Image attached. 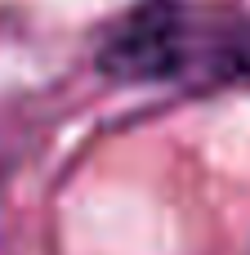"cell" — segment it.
I'll return each instance as SVG.
<instances>
[{
    "label": "cell",
    "instance_id": "obj_1",
    "mask_svg": "<svg viewBox=\"0 0 250 255\" xmlns=\"http://www.w3.org/2000/svg\"><path fill=\"white\" fill-rule=\"evenodd\" d=\"M98 63L121 81L250 76V13L215 18L179 0H148L103 40Z\"/></svg>",
    "mask_w": 250,
    "mask_h": 255
}]
</instances>
